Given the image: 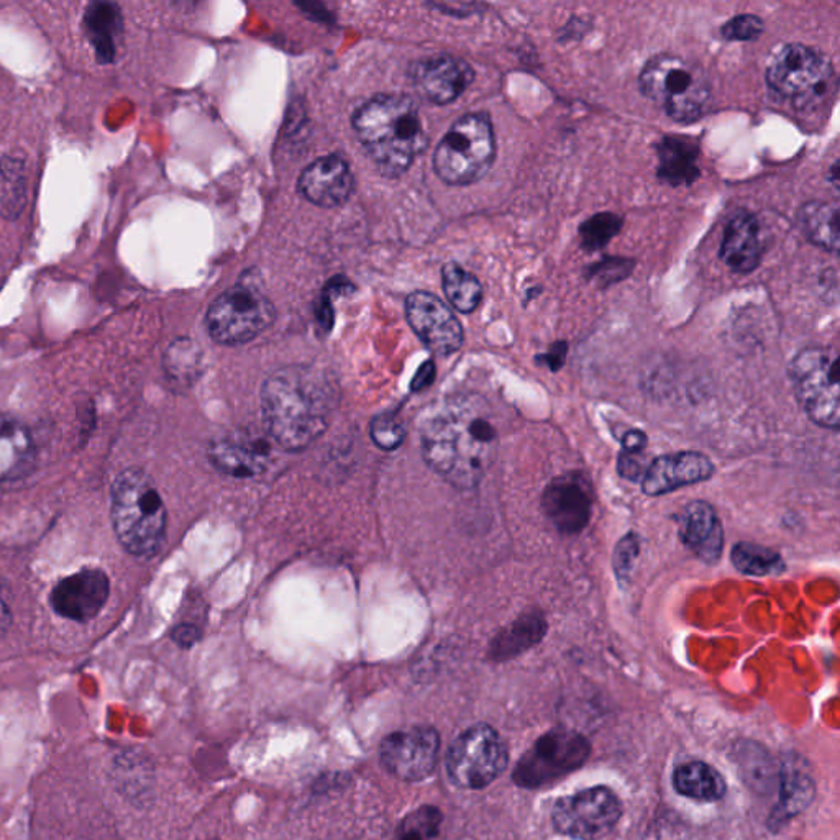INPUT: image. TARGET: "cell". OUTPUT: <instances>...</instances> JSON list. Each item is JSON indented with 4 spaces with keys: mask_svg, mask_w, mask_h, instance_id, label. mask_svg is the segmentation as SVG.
Segmentation results:
<instances>
[{
    "mask_svg": "<svg viewBox=\"0 0 840 840\" xmlns=\"http://www.w3.org/2000/svg\"><path fill=\"white\" fill-rule=\"evenodd\" d=\"M831 178H832V182H835L836 188H839V163L838 161H836L835 165H832Z\"/></svg>",
    "mask_w": 840,
    "mask_h": 840,
    "instance_id": "cell-45",
    "label": "cell"
},
{
    "mask_svg": "<svg viewBox=\"0 0 840 840\" xmlns=\"http://www.w3.org/2000/svg\"><path fill=\"white\" fill-rule=\"evenodd\" d=\"M435 378V365L432 363V361H425L424 365L417 370L416 377H414L413 383H411V388H413V391H422L425 390V388L430 387L432 381H434Z\"/></svg>",
    "mask_w": 840,
    "mask_h": 840,
    "instance_id": "cell-43",
    "label": "cell"
},
{
    "mask_svg": "<svg viewBox=\"0 0 840 840\" xmlns=\"http://www.w3.org/2000/svg\"><path fill=\"white\" fill-rule=\"evenodd\" d=\"M112 526L121 546L138 559H153L166 539L168 514L161 494L141 468H127L112 486Z\"/></svg>",
    "mask_w": 840,
    "mask_h": 840,
    "instance_id": "cell-4",
    "label": "cell"
},
{
    "mask_svg": "<svg viewBox=\"0 0 840 840\" xmlns=\"http://www.w3.org/2000/svg\"><path fill=\"white\" fill-rule=\"evenodd\" d=\"M766 82L783 101L799 111L822 104L835 91V69L821 52L789 43L776 52L766 69Z\"/></svg>",
    "mask_w": 840,
    "mask_h": 840,
    "instance_id": "cell-7",
    "label": "cell"
},
{
    "mask_svg": "<svg viewBox=\"0 0 840 840\" xmlns=\"http://www.w3.org/2000/svg\"><path fill=\"white\" fill-rule=\"evenodd\" d=\"M547 629V619L540 611H527L494 637L490 647L491 659L494 662L516 659L520 653L536 647L546 636Z\"/></svg>",
    "mask_w": 840,
    "mask_h": 840,
    "instance_id": "cell-24",
    "label": "cell"
},
{
    "mask_svg": "<svg viewBox=\"0 0 840 840\" xmlns=\"http://www.w3.org/2000/svg\"><path fill=\"white\" fill-rule=\"evenodd\" d=\"M12 611H10L9 604L3 600L2 584H0V636L5 634L12 626Z\"/></svg>",
    "mask_w": 840,
    "mask_h": 840,
    "instance_id": "cell-44",
    "label": "cell"
},
{
    "mask_svg": "<svg viewBox=\"0 0 840 840\" xmlns=\"http://www.w3.org/2000/svg\"><path fill=\"white\" fill-rule=\"evenodd\" d=\"M0 172L3 178L2 209L9 212L10 217H16L25 204V176H23V163L16 158H5L0 163Z\"/></svg>",
    "mask_w": 840,
    "mask_h": 840,
    "instance_id": "cell-33",
    "label": "cell"
},
{
    "mask_svg": "<svg viewBox=\"0 0 840 840\" xmlns=\"http://www.w3.org/2000/svg\"><path fill=\"white\" fill-rule=\"evenodd\" d=\"M496 158L493 125L486 114H467L438 143L434 168L438 178L450 186L480 181Z\"/></svg>",
    "mask_w": 840,
    "mask_h": 840,
    "instance_id": "cell-6",
    "label": "cell"
},
{
    "mask_svg": "<svg viewBox=\"0 0 840 840\" xmlns=\"http://www.w3.org/2000/svg\"><path fill=\"white\" fill-rule=\"evenodd\" d=\"M358 141L388 178L406 172L424 152V125L416 102L404 94H378L354 115Z\"/></svg>",
    "mask_w": 840,
    "mask_h": 840,
    "instance_id": "cell-3",
    "label": "cell"
},
{
    "mask_svg": "<svg viewBox=\"0 0 840 840\" xmlns=\"http://www.w3.org/2000/svg\"><path fill=\"white\" fill-rule=\"evenodd\" d=\"M762 228L759 219L749 211H739L730 217L724 231L719 257L733 273H752L762 261Z\"/></svg>",
    "mask_w": 840,
    "mask_h": 840,
    "instance_id": "cell-21",
    "label": "cell"
},
{
    "mask_svg": "<svg viewBox=\"0 0 840 840\" xmlns=\"http://www.w3.org/2000/svg\"><path fill=\"white\" fill-rule=\"evenodd\" d=\"M673 786L680 795L696 802H719L726 795V780L714 766L692 760L673 772Z\"/></svg>",
    "mask_w": 840,
    "mask_h": 840,
    "instance_id": "cell-27",
    "label": "cell"
},
{
    "mask_svg": "<svg viewBox=\"0 0 840 840\" xmlns=\"http://www.w3.org/2000/svg\"><path fill=\"white\" fill-rule=\"evenodd\" d=\"M277 311L254 285L240 284L222 292L205 315L209 335L221 345H242L273 325Z\"/></svg>",
    "mask_w": 840,
    "mask_h": 840,
    "instance_id": "cell-9",
    "label": "cell"
},
{
    "mask_svg": "<svg viewBox=\"0 0 840 840\" xmlns=\"http://www.w3.org/2000/svg\"><path fill=\"white\" fill-rule=\"evenodd\" d=\"M713 474V461L699 451L663 455L647 467L642 491L647 496H662L690 484L703 483Z\"/></svg>",
    "mask_w": 840,
    "mask_h": 840,
    "instance_id": "cell-18",
    "label": "cell"
},
{
    "mask_svg": "<svg viewBox=\"0 0 840 840\" xmlns=\"http://www.w3.org/2000/svg\"><path fill=\"white\" fill-rule=\"evenodd\" d=\"M212 464L234 478H254L267 470L270 448L248 432H234L212 441L209 448Z\"/></svg>",
    "mask_w": 840,
    "mask_h": 840,
    "instance_id": "cell-20",
    "label": "cell"
},
{
    "mask_svg": "<svg viewBox=\"0 0 840 840\" xmlns=\"http://www.w3.org/2000/svg\"><path fill=\"white\" fill-rule=\"evenodd\" d=\"M640 552V539L636 534H627L624 539L619 540V544L614 550V571L616 576L620 581H626L629 578L630 570H632L634 561Z\"/></svg>",
    "mask_w": 840,
    "mask_h": 840,
    "instance_id": "cell-39",
    "label": "cell"
},
{
    "mask_svg": "<svg viewBox=\"0 0 840 840\" xmlns=\"http://www.w3.org/2000/svg\"><path fill=\"white\" fill-rule=\"evenodd\" d=\"M564 358H567V344L559 341L550 348L549 354L542 355L539 358L540 363L547 365L549 370L557 371L563 367Z\"/></svg>",
    "mask_w": 840,
    "mask_h": 840,
    "instance_id": "cell-42",
    "label": "cell"
},
{
    "mask_svg": "<svg viewBox=\"0 0 840 840\" xmlns=\"http://www.w3.org/2000/svg\"><path fill=\"white\" fill-rule=\"evenodd\" d=\"M371 438L381 450H396L406 437V427L397 414L384 413L371 421Z\"/></svg>",
    "mask_w": 840,
    "mask_h": 840,
    "instance_id": "cell-37",
    "label": "cell"
},
{
    "mask_svg": "<svg viewBox=\"0 0 840 840\" xmlns=\"http://www.w3.org/2000/svg\"><path fill=\"white\" fill-rule=\"evenodd\" d=\"M299 192L318 208L334 209L345 204L355 189L350 166L337 155L315 159L299 178Z\"/></svg>",
    "mask_w": 840,
    "mask_h": 840,
    "instance_id": "cell-19",
    "label": "cell"
},
{
    "mask_svg": "<svg viewBox=\"0 0 840 840\" xmlns=\"http://www.w3.org/2000/svg\"><path fill=\"white\" fill-rule=\"evenodd\" d=\"M406 317L417 337L434 354L447 357L463 345L460 321L430 292L417 291L407 298Z\"/></svg>",
    "mask_w": 840,
    "mask_h": 840,
    "instance_id": "cell-14",
    "label": "cell"
},
{
    "mask_svg": "<svg viewBox=\"0 0 840 840\" xmlns=\"http://www.w3.org/2000/svg\"><path fill=\"white\" fill-rule=\"evenodd\" d=\"M815 796V782L805 772L802 763H785L780 785V803L773 811L775 826L785 825L799 813L805 811Z\"/></svg>",
    "mask_w": 840,
    "mask_h": 840,
    "instance_id": "cell-28",
    "label": "cell"
},
{
    "mask_svg": "<svg viewBox=\"0 0 840 840\" xmlns=\"http://www.w3.org/2000/svg\"><path fill=\"white\" fill-rule=\"evenodd\" d=\"M803 235L822 250H839V209L828 202L811 201L798 212Z\"/></svg>",
    "mask_w": 840,
    "mask_h": 840,
    "instance_id": "cell-29",
    "label": "cell"
},
{
    "mask_svg": "<svg viewBox=\"0 0 840 840\" xmlns=\"http://www.w3.org/2000/svg\"><path fill=\"white\" fill-rule=\"evenodd\" d=\"M111 581L101 568H85L63 578L49 594V606L58 616L85 624L94 619L108 603Z\"/></svg>",
    "mask_w": 840,
    "mask_h": 840,
    "instance_id": "cell-15",
    "label": "cell"
},
{
    "mask_svg": "<svg viewBox=\"0 0 840 840\" xmlns=\"http://www.w3.org/2000/svg\"><path fill=\"white\" fill-rule=\"evenodd\" d=\"M172 640L182 649H189L201 639V630L194 624H179L171 632Z\"/></svg>",
    "mask_w": 840,
    "mask_h": 840,
    "instance_id": "cell-41",
    "label": "cell"
},
{
    "mask_svg": "<svg viewBox=\"0 0 840 840\" xmlns=\"http://www.w3.org/2000/svg\"><path fill=\"white\" fill-rule=\"evenodd\" d=\"M35 463V444L22 422L0 414V484L25 477Z\"/></svg>",
    "mask_w": 840,
    "mask_h": 840,
    "instance_id": "cell-23",
    "label": "cell"
},
{
    "mask_svg": "<svg viewBox=\"0 0 840 840\" xmlns=\"http://www.w3.org/2000/svg\"><path fill=\"white\" fill-rule=\"evenodd\" d=\"M680 539L706 563H716L723 556L724 530L716 511L704 501H693L679 519Z\"/></svg>",
    "mask_w": 840,
    "mask_h": 840,
    "instance_id": "cell-22",
    "label": "cell"
},
{
    "mask_svg": "<svg viewBox=\"0 0 840 840\" xmlns=\"http://www.w3.org/2000/svg\"><path fill=\"white\" fill-rule=\"evenodd\" d=\"M337 384L321 368L292 365L275 371L261 390V411L271 438L284 450L301 451L331 425Z\"/></svg>",
    "mask_w": 840,
    "mask_h": 840,
    "instance_id": "cell-2",
    "label": "cell"
},
{
    "mask_svg": "<svg viewBox=\"0 0 840 840\" xmlns=\"http://www.w3.org/2000/svg\"><path fill=\"white\" fill-rule=\"evenodd\" d=\"M660 181L670 186H690L699 178V148L688 138L665 137L657 143Z\"/></svg>",
    "mask_w": 840,
    "mask_h": 840,
    "instance_id": "cell-25",
    "label": "cell"
},
{
    "mask_svg": "<svg viewBox=\"0 0 840 840\" xmlns=\"http://www.w3.org/2000/svg\"><path fill=\"white\" fill-rule=\"evenodd\" d=\"M474 79L467 61L451 55H435L411 66V81L422 98L435 105L457 101Z\"/></svg>",
    "mask_w": 840,
    "mask_h": 840,
    "instance_id": "cell-17",
    "label": "cell"
},
{
    "mask_svg": "<svg viewBox=\"0 0 840 840\" xmlns=\"http://www.w3.org/2000/svg\"><path fill=\"white\" fill-rule=\"evenodd\" d=\"M623 227V219L613 212L593 215L580 228L581 244L587 251L603 250Z\"/></svg>",
    "mask_w": 840,
    "mask_h": 840,
    "instance_id": "cell-35",
    "label": "cell"
},
{
    "mask_svg": "<svg viewBox=\"0 0 840 840\" xmlns=\"http://www.w3.org/2000/svg\"><path fill=\"white\" fill-rule=\"evenodd\" d=\"M640 91L676 122H693L709 108L710 85L698 63L682 56H653L640 72Z\"/></svg>",
    "mask_w": 840,
    "mask_h": 840,
    "instance_id": "cell-5",
    "label": "cell"
},
{
    "mask_svg": "<svg viewBox=\"0 0 840 840\" xmlns=\"http://www.w3.org/2000/svg\"><path fill=\"white\" fill-rule=\"evenodd\" d=\"M441 813L435 806H422L411 813L397 831L396 840H430L440 831Z\"/></svg>",
    "mask_w": 840,
    "mask_h": 840,
    "instance_id": "cell-36",
    "label": "cell"
},
{
    "mask_svg": "<svg viewBox=\"0 0 840 840\" xmlns=\"http://www.w3.org/2000/svg\"><path fill=\"white\" fill-rule=\"evenodd\" d=\"M86 33L99 61H114L122 32L121 10L115 3L96 2L86 10Z\"/></svg>",
    "mask_w": 840,
    "mask_h": 840,
    "instance_id": "cell-26",
    "label": "cell"
},
{
    "mask_svg": "<svg viewBox=\"0 0 840 840\" xmlns=\"http://www.w3.org/2000/svg\"><path fill=\"white\" fill-rule=\"evenodd\" d=\"M763 33V22L760 16L752 13L733 16L724 23L720 35L729 42H753Z\"/></svg>",
    "mask_w": 840,
    "mask_h": 840,
    "instance_id": "cell-38",
    "label": "cell"
},
{
    "mask_svg": "<svg viewBox=\"0 0 840 840\" xmlns=\"http://www.w3.org/2000/svg\"><path fill=\"white\" fill-rule=\"evenodd\" d=\"M789 378L799 406L819 427L840 425L839 357L831 348L799 351L789 365Z\"/></svg>",
    "mask_w": 840,
    "mask_h": 840,
    "instance_id": "cell-8",
    "label": "cell"
},
{
    "mask_svg": "<svg viewBox=\"0 0 840 840\" xmlns=\"http://www.w3.org/2000/svg\"><path fill=\"white\" fill-rule=\"evenodd\" d=\"M730 559L740 573L752 574V576H766V574L782 573L785 570V561L780 553L757 544H737L730 553Z\"/></svg>",
    "mask_w": 840,
    "mask_h": 840,
    "instance_id": "cell-31",
    "label": "cell"
},
{
    "mask_svg": "<svg viewBox=\"0 0 840 840\" xmlns=\"http://www.w3.org/2000/svg\"><path fill=\"white\" fill-rule=\"evenodd\" d=\"M623 816V803L606 786H594L564 796L552 809L553 828L576 840L606 838Z\"/></svg>",
    "mask_w": 840,
    "mask_h": 840,
    "instance_id": "cell-12",
    "label": "cell"
},
{
    "mask_svg": "<svg viewBox=\"0 0 840 840\" xmlns=\"http://www.w3.org/2000/svg\"><path fill=\"white\" fill-rule=\"evenodd\" d=\"M632 261L616 260V258H609V260L600 261L594 270H591L590 277L594 280H600L601 284H611L626 278L632 270Z\"/></svg>",
    "mask_w": 840,
    "mask_h": 840,
    "instance_id": "cell-40",
    "label": "cell"
},
{
    "mask_svg": "<svg viewBox=\"0 0 840 840\" xmlns=\"http://www.w3.org/2000/svg\"><path fill=\"white\" fill-rule=\"evenodd\" d=\"M647 437L643 432L629 430L623 437V450L617 458V471L626 480L637 481L643 477L649 463L646 461Z\"/></svg>",
    "mask_w": 840,
    "mask_h": 840,
    "instance_id": "cell-34",
    "label": "cell"
},
{
    "mask_svg": "<svg viewBox=\"0 0 840 840\" xmlns=\"http://www.w3.org/2000/svg\"><path fill=\"white\" fill-rule=\"evenodd\" d=\"M445 295L457 311L470 314L480 305L483 288L480 281L457 264H447L441 270Z\"/></svg>",
    "mask_w": 840,
    "mask_h": 840,
    "instance_id": "cell-30",
    "label": "cell"
},
{
    "mask_svg": "<svg viewBox=\"0 0 840 840\" xmlns=\"http://www.w3.org/2000/svg\"><path fill=\"white\" fill-rule=\"evenodd\" d=\"M166 377L179 387H189L201 371V351L192 340H176L165 357Z\"/></svg>",
    "mask_w": 840,
    "mask_h": 840,
    "instance_id": "cell-32",
    "label": "cell"
},
{
    "mask_svg": "<svg viewBox=\"0 0 840 840\" xmlns=\"http://www.w3.org/2000/svg\"><path fill=\"white\" fill-rule=\"evenodd\" d=\"M509 763V750L494 727L477 724L468 727L451 743L447 772L455 785L483 789L496 782Z\"/></svg>",
    "mask_w": 840,
    "mask_h": 840,
    "instance_id": "cell-11",
    "label": "cell"
},
{
    "mask_svg": "<svg viewBox=\"0 0 840 840\" xmlns=\"http://www.w3.org/2000/svg\"><path fill=\"white\" fill-rule=\"evenodd\" d=\"M500 428L483 397L458 394L427 411L421 428L425 463L451 486L473 490L493 464Z\"/></svg>",
    "mask_w": 840,
    "mask_h": 840,
    "instance_id": "cell-1",
    "label": "cell"
},
{
    "mask_svg": "<svg viewBox=\"0 0 840 840\" xmlns=\"http://www.w3.org/2000/svg\"><path fill=\"white\" fill-rule=\"evenodd\" d=\"M591 743L576 730H549L520 757L513 782L524 789H540L559 782L586 763Z\"/></svg>",
    "mask_w": 840,
    "mask_h": 840,
    "instance_id": "cell-10",
    "label": "cell"
},
{
    "mask_svg": "<svg viewBox=\"0 0 840 840\" xmlns=\"http://www.w3.org/2000/svg\"><path fill=\"white\" fill-rule=\"evenodd\" d=\"M544 514L563 536H576L590 524L593 493L580 473H567L550 481L540 497Z\"/></svg>",
    "mask_w": 840,
    "mask_h": 840,
    "instance_id": "cell-16",
    "label": "cell"
},
{
    "mask_svg": "<svg viewBox=\"0 0 840 840\" xmlns=\"http://www.w3.org/2000/svg\"><path fill=\"white\" fill-rule=\"evenodd\" d=\"M440 736L434 727L419 726L390 733L381 743L384 769L404 782H421L434 773Z\"/></svg>",
    "mask_w": 840,
    "mask_h": 840,
    "instance_id": "cell-13",
    "label": "cell"
}]
</instances>
